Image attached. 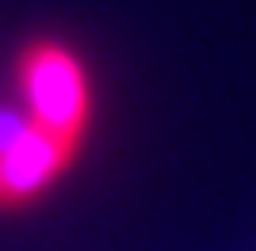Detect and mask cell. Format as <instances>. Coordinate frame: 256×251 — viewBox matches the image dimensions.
Wrapping results in <instances>:
<instances>
[{
  "instance_id": "cell-3",
  "label": "cell",
  "mask_w": 256,
  "mask_h": 251,
  "mask_svg": "<svg viewBox=\"0 0 256 251\" xmlns=\"http://www.w3.org/2000/svg\"><path fill=\"white\" fill-rule=\"evenodd\" d=\"M35 121L26 117V108H18V104H0V156L9 152V147L22 139V134L30 130Z\"/></svg>"
},
{
  "instance_id": "cell-1",
  "label": "cell",
  "mask_w": 256,
  "mask_h": 251,
  "mask_svg": "<svg viewBox=\"0 0 256 251\" xmlns=\"http://www.w3.org/2000/svg\"><path fill=\"white\" fill-rule=\"evenodd\" d=\"M18 82H22L26 117L40 130L78 143L87 113H92V91H87V74H82L78 56L66 52L61 43L40 39L18 61Z\"/></svg>"
},
{
  "instance_id": "cell-2",
  "label": "cell",
  "mask_w": 256,
  "mask_h": 251,
  "mask_svg": "<svg viewBox=\"0 0 256 251\" xmlns=\"http://www.w3.org/2000/svg\"><path fill=\"white\" fill-rule=\"evenodd\" d=\"M70 156H74V143H70V139L30 126V130L0 156V208H18V204L35 199L56 173L66 169Z\"/></svg>"
}]
</instances>
